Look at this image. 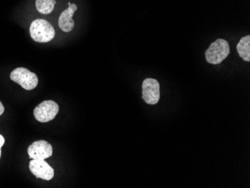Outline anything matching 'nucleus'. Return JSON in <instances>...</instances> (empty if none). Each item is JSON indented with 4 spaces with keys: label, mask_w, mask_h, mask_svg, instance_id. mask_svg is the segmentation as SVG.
Masks as SVG:
<instances>
[{
    "label": "nucleus",
    "mask_w": 250,
    "mask_h": 188,
    "mask_svg": "<svg viewBox=\"0 0 250 188\" xmlns=\"http://www.w3.org/2000/svg\"><path fill=\"white\" fill-rule=\"evenodd\" d=\"M29 32L32 39L39 43H47L54 39L56 32L48 21L43 19L34 21L30 25Z\"/></svg>",
    "instance_id": "1"
},
{
    "label": "nucleus",
    "mask_w": 250,
    "mask_h": 188,
    "mask_svg": "<svg viewBox=\"0 0 250 188\" xmlns=\"http://www.w3.org/2000/svg\"><path fill=\"white\" fill-rule=\"evenodd\" d=\"M230 53L229 44L227 41L219 39L210 44L206 50V58L208 63L212 64H220Z\"/></svg>",
    "instance_id": "2"
},
{
    "label": "nucleus",
    "mask_w": 250,
    "mask_h": 188,
    "mask_svg": "<svg viewBox=\"0 0 250 188\" xmlns=\"http://www.w3.org/2000/svg\"><path fill=\"white\" fill-rule=\"evenodd\" d=\"M11 80L21 85L26 90H32L37 87L39 79L35 73L25 68H17L11 73Z\"/></svg>",
    "instance_id": "3"
},
{
    "label": "nucleus",
    "mask_w": 250,
    "mask_h": 188,
    "mask_svg": "<svg viewBox=\"0 0 250 188\" xmlns=\"http://www.w3.org/2000/svg\"><path fill=\"white\" fill-rule=\"evenodd\" d=\"M60 111V106L53 101H45L34 109V116L40 123H48L54 119Z\"/></svg>",
    "instance_id": "4"
},
{
    "label": "nucleus",
    "mask_w": 250,
    "mask_h": 188,
    "mask_svg": "<svg viewBox=\"0 0 250 188\" xmlns=\"http://www.w3.org/2000/svg\"><path fill=\"white\" fill-rule=\"evenodd\" d=\"M161 98L160 84L152 78H147L143 83V99L147 104L154 105L158 103Z\"/></svg>",
    "instance_id": "5"
},
{
    "label": "nucleus",
    "mask_w": 250,
    "mask_h": 188,
    "mask_svg": "<svg viewBox=\"0 0 250 188\" xmlns=\"http://www.w3.org/2000/svg\"><path fill=\"white\" fill-rule=\"evenodd\" d=\"M27 152L32 159L45 160L52 156L53 147L48 142L38 140L29 146Z\"/></svg>",
    "instance_id": "6"
},
{
    "label": "nucleus",
    "mask_w": 250,
    "mask_h": 188,
    "mask_svg": "<svg viewBox=\"0 0 250 188\" xmlns=\"http://www.w3.org/2000/svg\"><path fill=\"white\" fill-rule=\"evenodd\" d=\"M29 169L38 179L50 181L54 177V169L44 160L32 159L29 163Z\"/></svg>",
    "instance_id": "7"
},
{
    "label": "nucleus",
    "mask_w": 250,
    "mask_h": 188,
    "mask_svg": "<svg viewBox=\"0 0 250 188\" xmlns=\"http://www.w3.org/2000/svg\"><path fill=\"white\" fill-rule=\"evenodd\" d=\"M77 10V6L75 4H71L67 9L60 15L59 19V26L63 32H69L72 31L74 27V21L72 19L74 12Z\"/></svg>",
    "instance_id": "8"
},
{
    "label": "nucleus",
    "mask_w": 250,
    "mask_h": 188,
    "mask_svg": "<svg viewBox=\"0 0 250 188\" xmlns=\"http://www.w3.org/2000/svg\"><path fill=\"white\" fill-rule=\"evenodd\" d=\"M237 53L246 62H250V36L243 37L237 45Z\"/></svg>",
    "instance_id": "9"
},
{
    "label": "nucleus",
    "mask_w": 250,
    "mask_h": 188,
    "mask_svg": "<svg viewBox=\"0 0 250 188\" xmlns=\"http://www.w3.org/2000/svg\"><path fill=\"white\" fill-rule=\"evenodd\" d=\"M56 1L53 0H36V5L38 12L43 15H48L54 9Z\"/></svg>",
    "instance_id": "10"
},
{
    "label": "nucleus",
    "mask_w": 250,
    "mask_h": 188,
    "mask_svg": "<svg viewBox=\"0 0 250 188\" xmlns=\"http://www.w3.org/2000/svg\"><path fill=\"white\" fill-rule=\"evenodd\" d=\"M4 143H5V139L0 134V157H1V148L4 145Z\"/></svg>",
    "instance_id": "11"
},
{
    "label": "nucleus",
    "mask_w": 250,
    "mask_h": 188,
    "mask_svg": "<svg viewBox=\"0 0 250 188\" xmlns=\"http://www.w3.org/2000/svg\"><path fill=\"white\" fill-rule=\"evenodd\" d=\"M4 111H5V108H4L2 102H0V116L3 114Z\"/></svg>",
    "instance_id": "12"
},
{
    "label": "nucleus",
    "mask_w": 250,
    "mask_h": 188,
    "mask_svg": "<svg viewBox=\"0 0 250 188\" xmlns=\"http://www.w3.org/2000/svg\"><path fill=\"white\" fill-rule=\"evenodd\" d=\"M67 5H71V2H68V3H67Z\"/></svg>",
    "instance_id": "13"
},
{
    "label": "nucleus",
    "mask_w": 250,
    "mask_h": 188,
    "mask_svg": "<svg viewBox=\"0 0 250 188\" xmlns=\"http://www.w3.org/2000/svg\"><path fill=\"white\" fill-rule=\"evenodd\" d=\"M53 1H56V0H53Z\"/></svg>",
    "instance_id": "14"
}]
</instances>
